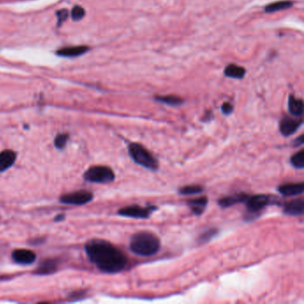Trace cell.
Segmentation results:
<instances>
[{"instance_id": "obj_1", "label": "cell", "mask_w": 304, "mask_h": 304, "mask_svg": "<svg viewBox=\"0 0 304 304\" xmlns=\"http://www.w3.org/2000/svg\"><path fill=\"white\" fill-rule=\"evenodd\" d=\"M85 249L90 261L105 273L120 272L128 263L127 256L105 240H90L86 244Z\"/></svg>"}, {"instance_id": "obj_2", "label": "cell", "mask_w": 304, "mask_h": 304, "mask_svg": "<svg viewBox=\"0 0 304 304\" xmlns=\"http://www.w3.org/2000/svg\"><path fill=\"white\" fill-rule=\"evenodd\" d=\"M130 248L135 255L149 257L155 255L161 249V242L156 234L142 231L131 236Z\"/></svg>"}, {"instance_id": "obj_3", "label": "cell", "mask_w": 304, "mask_h": 304, "mask_svg": "<svg viewBox=\"0 0 304 304\" xmlns=\"http://www.w3.org/2000/svg\"><path fill=\"white\" fill-rule=\"evenodd\" d=\"M129 154L136 164L147 170H156L159 168L158 160L139 143H131L129 145Z\"/></svg>"}, {"instance_id": "obj_4", "label": "cell", "mask_w": 304, "mask_h": 304, "mask_svg": "<svg viewBox=\"0 0 304 304\" xmlns=\"http://www.w3.org/2000/svg\"><path fill=\"white\" fill-rule=\"evenodd\" d=\"M84 179L87 181L100 184H108L115 179L114 170L107 166H92L84 173Z\"/></svg>"}, {"instance_id": "obj_5", "label": "cell", "mask_w": 304, "mask_h": 304, "mask_svg": "<svg viewBox=\"0 0 304 304\" xmlns=\"http://www.w3.org/2000/svg\"><path fill=\"white\" fill-rule=\"evenodd\" d=\"M155 210L156 207L154 205H150L147 207H142L140 205H130L119 210L118 214L133 219H148Z\"/></svg>"}, {"instance_id": "obj_6", "label": "cell", "mask_w": 304, "mask_h": 304, "mask_svg": "<svg viewBox=\"0 0 304 304\" xmlns=\"http://www.w3.org/2000/svg\"><path fill=\"white\" fill-rule=\"evenodd\" d=\"M273 197L268 195H255L250 196L244 202L247 210L250 213H257L261 210L264 209L266 206L273 204Z\"/></svg>"}, {"instance_id": "obj_7", "label": "cell", "mask_w": 304, "mask_h": 304, "mask_svg": "<svg viewBox=\"0 0 304 304\" xmlns=\"http://www.w3.org/2000/svg\"><path fill=\"white\" fill-rule=\"evenodd\" d=\"M94 198L93 194L89 191L80 190L72 193H69L61 196V203L65 205H84L91 202Z\"/></svg>"}, {"instance_id": "obj_8", "label": "cell", "mask_w": 304, "mask_h": 304, "mask_svg": "<svg viewBox=\"0 0 304 304\" xmlns=\"http://www.w3.org/2000/svg\"><path fill=\"white\" fill-rule=\"evenodd\" d=\"M303 124V120L294 119L288 116H284L280 123V130L281 134L284 137H289L295 133Z\"/></svg>"}, {"instance_id": "obj_9", "label": "cell", "mask_w": 304, "mask_h": 304, "mask_svg": "<svg viewBox=\"0 0 304 304\" xmlns=\"http://www.w3.org/2000/svg\"><path fill=\"white\" fill-rule=\"evenodd\" d=\"M12 258L18 264L29 265L35 261L36 255L30 250H15L12 254Z\"/></svg>"}, {"instance_id": "obj_10", "label": "cell", "mask_w": 304, "mask_h": 304, "mask_svg": "<svg viewBox=\"0 0 304 304\" xmlns=\"http://www.w3.org/2000/svg\"><path fill=\"white\" fill-rule=\"evenodd\" d=\"M278 190L283 196H295L304 193V184L303 182L283 184L279 187Z\"/></svg>"}, {"instance_id": "obj_11", "label": "cell", "mask_w": 304, "mask_h": 304, "mask_svg": "<svg viewBox=\"0 0 304 304\" xmlns=\"http://www.w3.org/2000/svg\"><path fill=\"white\" fill-rule=\"evenodd\" d=\"M304 200L298 198L291 201L284 206V212L285 214L292 216H301L304 214Z\"/></svg>"}, {"instance_id": "obj_12", "label": "cell", "mask_w": 304, "mask_h": 304, "mask_svg": "<svg viewBox=\"0 0 304 304\" xmlns=\"http://www.w3.org/2000/svg\"><path fill=\"white\" fill-rule=\"evenodd\" d=\"M90 49L89 47L86 46H76V47H67L57 50L56 54L64 57H77L87 53Z\"/></svg>"}, {"instance_id": "obj_13", "label": "cell", "mask_w": 304, "mask_h": 304, "mask_svg": "<svg viewBox=\"0 0 304 304\" xmlns=\"http://www.w3.org/2000/svg\"><path fill=\"white\" fill-rule=\"evenodd\" d=\"M16 154L13 150H4L0 153V172L8 170L15 163Z\"/></svg>"}, {"instance_id": "obj_14", "label": "cell", "mask_w": 304, "mask_h": 304, "mask_svg": "<svg viewBox=\"0 0 304 304\" xmlns=\"http://www.w3.org/2000/svg\"><path fill=\"white\" fill-rule=\"evenodd\" d=\"M247 197H248V195H246L244 193L228 195V196H225L223 198L219 199L218 204H219V206H221L223 208H228V207L237 205L240 203H244L247 199Z\"/></svg>"}, {"instance_id": "obj_15", "label": "cell", "mask_w": 304, "mask_h": 304, "mask_svg": "<svg viewBox=\"0 0 304 304\" xmlns=\"http://www.w3.org/2000/svg\"><path fill=\"white\" fill-rule=\"evenodd\" d=\"M208 205V198L206 196H202L199 198L190 199L187 201V205L190 210L195 215H201L205 211L206 206Z\"/></svg>"}, {"instance_id": "obj_16", "label": "cell", "mask_w": 304, "mask_h": 304, "mask_svg": "<svg viewBox=\"0 0 304 304\" xmlns=\"http://www.w3.org/2000/svg\"><path fill=\"white\" fill-rule=\"evenodd\" d=\"M288 110L289 113L294 116H302L304 114V102L303 100L294 97V95H290L288 100Z\"/></svg>"}, {"instance_id": "obj_17", "label": "cell", "mask_w": 304, "mask_h": 304, "mask_svg": "<svg viewBox=\"0 0 304 304\" xmlns=\"http://www.w3.org/2000/svg\"><path fill=\"white\" fill-rule=\"evenodd\" d=\"M245 73H246V71H245L244 67L236 65H230L226 67L224 70V74L227 77L233 78V79H238V80L243 79Z\"/></svg>"}, {"instance_id": "obj_18", "label": "cell", "mask_w": 304, "mask_h": 304, "mask_svg": "<svg viewBox=\"0 0 304 304\" xmlns=\"http://www.w3.org/2000/svg\"><path fill=\"white\" fill-rule=\"evenodd\" d=\"M57 269V261L55 259H46L41 262L39 269L36 270V273L39 275L51 274Z\"/></svg>"}, {"instance_id": "obj_19", "label": "cell", "mask_w": 304, "mask_h": 304, "mask_svg": "<svg viewBox=\"0 0 304 304\" xmlns=\"http://www.w3.org/2000/svg\"><path fill=\"white\" fill-rule=\"evenodd\" d=\"M294 5V2L290 1V0H284V1H278L271 3L269 5H266L265 7V12L266 13H274V12H279V11L284 10V9H288L290 7H292Z\"/></svg>"}, {"instance_id": "obj_20", "label": "cell", "mask_w": 304, "mask_h": 304, "mask_svg": "<svg viewBox=\"0 0 304 304\" xmlns=\"http://www.w3.org/2000/svg\"><path fill=\"white\" fill-rule=\"evenodd\" d=\"M155 99L157 100L158 102L169 105H180L184 102L183 99H181L179 96L172 95L156 96Z\"/></svg>"}, {"instance_id": "obj_21", "label": "cell", "mask_w": 304, "mask_h": 304, "mask_svg": "<svg viewBox=\"0 0 304 304\" xmlns=\"http://www.w3.org/2000/svg\"><path fill=\"white\" fill-rule=\"evenodd\" d=\"M204 191V187L199 185H189L181 187L179 190L180 195H193L200 194Z\"/></svg>"}, {"instance_id": "obj_22", "label": "cell", "mask_w": 304, "mask_h": 304, "mask_svg": "<svg viewBox=\"0 0 304 304\" xmlns=\"http://www.w3.org/2000/svg\"><path fill=\"white\" fill-rule=\"evenodd\" d=\"M291 164L294 168L302 170L304 168V150H301L291 157Z\"/></svg>"}, {"instance_id": "obj_23", "label": "cell", "mask_w": 304, "mask_h": 304, "mask_svg": "<svg viewBox=\"0 0 304 304\" xmlns=\"http://www.w3.org/2000/svg\"><path fill=\"white\" fill-rule=\"evenodd\" d=\"M68 140H69V135L68 134L63 133V134L57 135L55 139V147L58 149L65 148V145L68 142Z\"/></svg>"}, {"instance_id": "obj_24", "label": "cell", "mask_w": 304, "mask_h": 304, "mask_svg": "<svg viewBox=\"0 0 304 304\" xmlns=\"http://www.w3.org/2000/svg\"><path fill=\"white\" fill-rule=\"evenodd\" d=\"M85 16V10L80 5H76L71 11V17L73 21H80Z\"/></svg>"}, {"instance_id": "obj_25", "label": "cell", "mask_w": 304, "mask_h": 304, "mask_svg": "<svg viewBox=\"0 0 304 304\" xmlns=\"http://www.w3.org/2000/svg\"><path fill=\"white\" fill-rule=\"evenodd\" d=\"M218 233V230H214V229H211L208 231H205L204 234H201V236L199 237V242H201L202 244L208 242L211 239L214 235H216Z\"/></svg>"}, {"instance_id": "obj_26", "label": "cell", "mask_w": 304, "mask_h": 304, "mask_svg": "<svg viewBox=\"0 0 304 304\" xmlns=\"http://www.w3.org/2000/svg\"><path fill=\"white\" fill-rule=\"evenodd\" d=\"M56 16H57V19H58V23L57 24L60 26L68 18V11L65 10V9L58 11L56 13Z\"/></svg>"}, {"instance_id": "obj_27", "label": "cell", "mask_w": 304, "mask_h": 304, "mask_svg": "<svg viewBox=\"0 0 304 304\" xmlns=\"http://www.w3.org/2000/svg\"><path fill=\"white\" fill-rule=\"evenodd\" d=\"M233 110H234L233 105H231L229 102H225L224 104L221 106V111L226 115H230V114H232Z\"/></svg>"}, {"instance_id": "obj_28", "label": "cell", "mask_w": 304, "mask_h": 304, "mask_svg": "<svg viewBox=\"0 0 304 304\" xmlns=\"http://www.w3.org/2000/svg\"><path fill=\"white\" fill-rule=\"evenodd\" d=\"M304 135H301L298 139H296L295 141H294V145H302L304 144Z\"/></svg>"}, {"instance_id": "obj_29", "label": "cell", "mask_w": 304, "mask_h": 304, "mask_svg": "<svg viewBox=\"0 0 304 304\" xmlns=\"http://www.w3.org/2000/svg\"><path fill=\"white\" fill-rule=\"evenodd\" d=\"M64 218H65V216H64V215H61V216L55 217V221H60L62 219H64Z\"/></svg>"}]
</instances>
